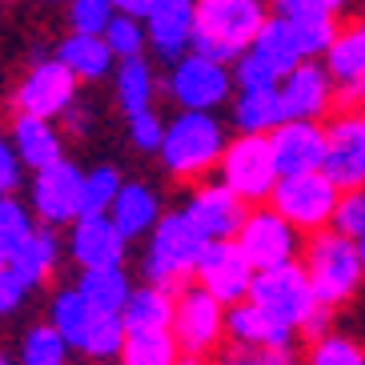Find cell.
<instances>
[{
	"label": "cell",
	"mask_w": 365,
	"mask_h": 365,
	"mask_svg": "<svg viewBox=\"0 0 365 365\" xmlns=\"http://www.w3.org/2000/svg\"><path fill=\"white\" fill-rule=\"evenodd\" d=\"M33 285L16 273L12 265L0 269V322H9V317H16V313L29 305V297H33Z\"/></svg>",
	"instance_id": "cell-42"
},
{
	"label": "cell",
	"mask_w": 365,
	"mask_h": 365,
	"mask_svg": "<svg viewBox=\"0 0 365 365\" xmlns=\"http://www.w3.org/2000/svg\"><path fill=\"white\" fill-rule=\"evenodd\" d=\"M21 185H24V165L16 157V149H12V140L0 137V197L16 193Z\"/></svg>",
	"instance_id": "cell-43"
},
{
	"label": "cell",
	"mask_w": 365,
	"mask_h": 365,
	"mask_svg": "<svg viewBox=\"0 0 365 365\" xmlns=\"http://www.w3.org/2000/svg\"><path fill=\"white\" fill-rule=\"evenodd\" d=\"M33 229H36V217H33V209H29V201H21L16 193L0 197V241L9 249V257Z\"/></svg>",
	"instance_id": "cell-37"
},
{
	"label": "cell",
	"mask_w": 365,
	"mask_h": 365,
	"mask_svg": "<svg viewBox=\"0 0 365 365\" xmlns=\"http://www.w3.org/2000/svg\"><path fill=\"white\" fill-rule=\"evenodd\" d=\"M265 16H269L265 0H197V29L189 53L233 65L253 44V36L261 33Z\"/></svg>",
	"instance_id": "cell-4"
},
{
	"label": "cell",
	"mask_w": 365,
	"mask_h": 365,
	"mask_svg": "<svg viewBox=\"0 0 365 365\" xmlns=\"http://www.w3.org/2000/svg\"><path fill=\"white\" fill-rule=\"evenodd\" d=\"M181 213L201 229L209 241H233L249 205L221 181H197L181 201Z\"/></svg>",
	"instance_id": "cell-14"
},
{
	"label": "cell",
	"mask_w": 365,
	"mask_h": 365,
	"mask_svg": "<svg viewBox=\"0 0 365 365\" xmlns=\"http://www.w3.org/2000/svg\"><path fill=\"white\" fill-rule=\"evenodd\" d=\"M229 105H233L229 108V117H233L237 137H269V133L285 120L277 85L273 88H237Z\"/></svg>",
	"instance_id": "cell-25"
},
{
	"label": "cell",
	"mask_w": 365,
	"mask_h": 365,
	"mask_svg": "<svg viewBox=\"0 0 365 365\" xmlns=\"http://www.w3.org/2000/svg\"><path fill=\"white\" fill-rule=\"evenodd\" d=\"M73 361V349L61 333L48 322H36L21 333V345H16V361L12 365H68Z\"/></svg>",
	"instance_id": "cell-32"
},
{
	"label": "cell",
	"mask_w": 365,
	"mask_h": 365,
	"mask_svg": "<svg viewBox=\"0 0 365 365\" xmlns=\"http://www.w3.org/2000/svg\"><path fill=\"white\" fill-rule=\"evenodd\" d=\"M93 305H88L85 297H81V289L76 285H61V289H53V297H48V317L44 322L53 325L61 337L68 341V349H81V341H85L88 325H93Z\"/></svg>",
	"instance_id": "cell-30"
},
{
	"label": "cell",
	"mask_w": 365,
	"mask_h": 365,
	"mask_svg": "<svg viewBox=\"0 0 365 365\" xmlns=\"http://www.w3.org/2000/svg\"><path fill=\"white\" fill-rule=\"evenodd\" d=\"M76 85H81V81H76V76L53 56V61H41V65L29 68V76L16 85V97L12 101H16V113L56 120L76 97H81Z\"/></svg>",
	"instance_id": "cell-16"
},
{
	"label": "cell",
	"mask_w": 365,
	"mask_h": 365,
	"mask_svg": "<svg viewBox=\"0 0 365 365\" xmlns=\"http://www.w3.org/2000/svg\"><path fill=\"white\" fill-rule=\"evenodd\" d=\"M56 4H61V0H56Z\"/></svg>",
	"instance_id": "cell-54"
},
{
	"label": "cell",
	"mask_w": 365,
	"mask_h": 365,
	"mask_svg": "<svg viewBox=\"0 0 365 365\" xmlns=\"http://www.w3.org/2000/svg\"><path fill=\"white\" fill-rule=\"evenodd\" d=\"M173 341L185 357H213L225 349V305L197 281L173 289Z\"/></svg>",
	"instance_id": "cell-6"
},
{
	"label": "cell",
	"mask_w": 365,
	"mask_h": 365,
	"mask_svg": "<svg viewBox=\"0 0 365 365\" xmlns=\"http://www.w3.org/2000/svg\"><path fill=\"white\" fill-rule=\"evenodd\" d=\"M120 185H125V177H120L117 165L101 161L93 169H85V181H81V213H108V205L120 193Z\"/></svg>",
	"instance_id": "cell-35"
},
{
	"label": "cell",
	"mask_w": 365,
	"mask_h": 365,
	"mask_svg": "<svg viewBox=\"0 0 365 365\" xmlns=\"http://www.w3.org/2000/svg\"><path fill=\"white\" fill-rule=\"evenodd\" d=\"M225 345L241 349H261V345H297V333L277 325L273 317L253 305V301H237L225 309Z\"/></svg>",
	"instance_id": "cell-24"
},
{
	"label": "cell",
	"mask_w": 365,
	"mask_h": 365,
	"mask_svg": "<svg viewBox=\"0 0 365 365\" xmlns=\"http://www.w3.org/2000/svg\"><path fill=\"white\" fill-rule=\"evenodd\" d=\"M329 229L341 237H354V241L365 237V189H341Z\"/></svg>",
	"instance_id": "cell-39"
},
{
	"label": "cell",
	"mask_w": 365,
	"mask_h": 365,
	"mask_svg": "<svg viewBox=\"0 0 365 365\" xmlns=\"http://www.w3.org/2000/svg\"><path fill=\"white\" fill-rule=\"evenodd\" d=\"M245 301H253L265 317H273L277 325L293 329L297 337H309V341L333 329V309H325L322 301L313 297V285L305 277L301 261L257 269Z\"/></svg>",
	"instance_id": "cell-1"
},
{
	"label": "cell",
	"mask_w": 365,
	"mask_h": 365,
	"mask_svg": "<svg viewBox=\"0 0 365 365\" xmlns=\"http://www.w3.org/2000/svg\"><path fill=\"white\" fill-rule=\"evenodd\" d=\"M129 241L117 233V225L108 221V213H81L68 225L65 237V257L76 269H108V265H125Z\"/></svg>",
	"instance_id": "cell-17"
},
{
	"label": "cell",
	"mask_w": 365,
	"mask_h": 365,
	"mask_svg": "<svg viewBox=\"0 0 365 365\" xmlns=\"http://www.w3.org/2000/svg\"><path fill=\"white\" fill-rule=\"evenodd\" d=\"M108 21H113V4L108 0H68V29L73 33L101 36Z\"/></svg>",
	"instance_id": "cell-41"
},
{
	"label": "cell",
	"mask_w": 365,
	"mask_h": 365,
	"mask_svg": "<svg viewBox=\"0 0 365 365\" xmlns=\"http://www.w3.org/2000/svg\"><path fill=\"white\" fill-rule=\"evenodd\" d=\"M81 181H85V169H76L73 161L48 165V169L33 173L29 181V209H33L36 225L48 229H68L81 217Z\"/></svg>",
	"instance_id": "cell-12"
},
{
	"label": "cell",
	"mask_w": 365,
	"mask_h": 365,
	"mask_svg": "<svg viewBox=\"0 0 365 365\" xmlns=\"http://www.w3.org/2000/svg\"><path fill=\"white\" fill-rule=\"evenodd\" d=\"M120 322L125 333H161L173 325V289L165 285H153V281H140L133 285L125 309H120Z\"/></svg>",
	"instance_id": "cell-29"
},
{
	"label": "cell",
	"mask_w": 365,
	"mask_h": 365,
	"mask_svg": "<svg viewBox=\"0 0 365 365\" xmlns=\"http://www.w3.org/2000/svg\"><path fill=\"white\" fill-rule=\"evenodd\" d=\"M301 365H365V341L354 337V333L329 329L309 341Z\"/></svg>",
	"instance_id": "cell-33"
},
{
	"label": "cell",
	"mask_w": 365,
	"mask_h": 365,
	"mask_svg": "<svg viewBox=\"0 0 365 365\" xmlns=\"http://www.w3.org/2000/svg\"><path fill=\"white\" fill-rule=\"evenodd\" d=\"M161 217H165V197L149 181H125L120 193L113 197V205H108V221L117 225V233L125 241H145Z\"/></svg>",
	"instance_id": "cell-21"
},
{
	"label": "cell",
	"mask_w": 365,
	"mask_h": 365,
	"mask_svg": "<svg viewBox=\"0 0 365 365\" xmlns=\"http://www.w3.org/2000/svg\"><path fill=\"white\" fill-rule=\"evenodd\" d=\"M120 349H125V322H120V317H101L97 313L76 354L93 365H108V361L120 357Z\"/></svg>",
	"instance_id": "cell-34"
},
{
	"label": "cell",
	"mask_w": 365,
	"mask_h": 365,
	"mask_svg": "<svg viewBox=\"0 0 365 365\" xmlns=\"http://www.w3.org/2000/svg\"><path fill=\"white\" fill-rule=\"evenodd\" d=\"M61 117H65V125H68V129L76 133V137H85V133L93 129V113H88V105H85V101H81V97H76L73 105H68L65 113H61Z\"/></svg>",
	"instance_id": "cell-45"
},
{
	"label": "cell",
	"mask_w": 365,
	"mask_h": 365,
	"mask_svg": "<svg viewBox=\"0 0 365 365\" xmlns=\"http://www.w3.org/2000/svg\"><path fill=\"white\" fill-rule=\"evenodd\" d=\"M9 140L29 173H41L65 157V137H61V129H56L53 120H44V117L16 113L12 117V129H9Z\"/></svg>",
	"instance_id": "cell-23"
},
{
	"label": "cell",
	"mask_w": 365,
	"mask_h": 365,
	"mask_svg": "<svg viewBox=\"0 0 365 365\" xmlns=\"http://www.w3.org/2000/svg\"><path fill=\"white\" fill-rule=\"evenodd\" d=\"M229 145V129L217 113H177L165 120V140L157 149V161L173 181H205L209 173H217L221 153Z\"/></svg>",
	"instance_id": "cell-2"
},
{
	"label": "cell",
	"mask_w": 365,
	"mask_h": 365,
	"mask_svg": "<svg viewBox=\"0 0 365 365\" xmlns=\"http://www.w3.org/2000/svg\"><path fill=\"white\" fill-rule=\"evenodd\" d=\"M177 365H225V361H221V357H185L181 354V361H177Z\"/></svg>",
	"instance_id": "cell-47"
},
{
	"label": "cell",
	"mask_w": 365,
	"mask_h": 365,
	"mask_svg": "<svg viewBox=\"0 0 365 365\" xmlns=\"http://www.w3.org/2000/svg\"><path fill=\"white\" fill-rule=\"evenodd\" d=\"M285 120H325L337 108V85L322 61H301L277 81Z\"/></svg>",
	"instance_id": "cell-13"
},
{
	"label": "cell",
	"mask_w": 365,
	"mask_h": 365,
	"mask_svg": "<svg viewBox=\"0 0 365 365\" xmlns=\"http://www.w3.org/2000/svg\"><path fill=\"white\" fill-rule=\"evenodd\" d=\"M105 44L108 53L117 56V61H129V56H145L149 41H145V21L137 16H125V12H113V21L105 24Z\"/></svg>",
	"instance_id": "cell-36"
},
{
	"label": "cell",
	"mask_w": 365,
	"mask_h": 365,
	"mask_svg": "<svg viewBox=\"0 0 365 365\" xmlns=\"http://www.w3.org/2000/svg\"><path fill=\"white\" fill-rule=\"evenodd\" d=\"M253 273L257 269L245 261V253L237 249V241H209L197 261L193 281L201 289H209L221 305H237V301L249 297V285H253Z\"/></svg>",
	"instance_id": "cell-15"
},
{
	"label": "cell",
	"mask_w": 365,
	"mask_h": 365,
	"mask_svg": "<svg viewBox=\"0 0 365 365\" xmlns=\"http://www.w3.org/2000/svg\"><path fill=\"white\" fill-rule=\"evenodd\" d=\"M357 253H361V269H365V237H357Z\"/></svg>",
	"instance_id": "cell-49"
},
{
	"label": "cell",
	"mask_w": 365,
	"mask_h": 365,
	"mask_svg": "<svg viewBox=\"0 0 365 365\" xmlns=\"http://www.w3.org/2000/svg\"><path fill=\"white\" fill-rule=\"evenodd\" d=\"M73 285L93 305V313H101V317H120V309H125V301H129L137 281L129 277L125 265H108V269H81Z\"/></svg>",
	"instance_id": "cell-27"
},
{
	"label": "cell",
	"mask_w": 365,
	"mask_h": 365,
	"mask_svg": "<svg viewBox=\"0 0 365 365\" xmlns=\"http://www.w3.org/2000/svg\"><path fill=\"white\" fill-rule=\"evenodd\" d=\"M56 61L85 85H97V81L113 76V68H117V56L108 53L105 36H85V33H68L56 44Z\"/></svg>",
	"instance_id": "cell-28"
},
{
	"label": "cell",
	"mask_w": 365,
	"mask_h": 365,
	"mask_svg": "<svg viewBox=\"0 0 365 365\" xmlns=\"http://www.w3.org/2000/svg\"><path fill=\"white\" fill-rule=\"evenodd\" d=\"M205 245H209V237H205L181 209H169V213L153 225V233L145 237L140 273H145V281H153V285L177 289L185 281H193Z\"/></svg>",
	"instance_id": "cell-5"
},
{
	"label": "cell",
	"mask_w": 365,
	"mask_h": 365,
	"mask_svg": "<svg viewBox=\"0 0 365 365\" xmlns=\"http://www.w3.org/2000/svg\"><path fill=\"white\" fill-rule=\"evenodd\" d=\"M0 365H4V357H0Z\"/></svg>",
	"instance_id": "cell-51"
},
{
	"label": "cell",
	"mask_w": 365,
	"mask_h": 365,
	"mask_svg": "<svg viewBox=\"0 0 365 365\" xmlns=\"http://www.w3.org/2000/svg\"><path fill=\"white\" fill-rule=\"evenodd\" d=\"M4 365H12V361H4Z\"/></svg>",
	"instance_id": "cell-53"
},
{
	"label": "cell",
	"mask_w": 365,
	"mask_h": 365,
	"mask_svg": "<svg viewBox=\"0 0 365 365\" xmlns=\"http://www.w3.org/2000/svg\"><path fill=\"white\" fill-rule=\"evenodd\" d=\"M193 29H197V0H157L145 16V41L149 53L173 65L193 48Z\"/></svg>",
	"instance_id": "cell-18"
},
{
	"label": "cell",
	"mask_w": 365,
	"mask_h": 365,
	"mask_svg": "<svg viewBox=\"0 0 365 365\" xmlns=\"http://www.w3.org/2000/svg\"><path fill=\"white\" fill-rule=\"evenodd\" d=\"M217 181L229 185L245 205H265L273 185H277V169H273V153H269V137H233L221 153L217 165Z\"/></svg>",
	"instance_id": "cell-11"
},
{
	"label": "cell",
	"mask_w": 365,
	"mask_h": 365,
	"mask_svg": "<svg viewBox=\"0 0 365 365\" xmlns=\"http://www.w3.org/2000/svg\"><path fill=\"white\" fill-rule=\"evenodd\" d=\"M337 197H341V189H337L322 169H313V173L277 177L273 193H269V205H273L297 233L309 237V233H317V229H329Z\"/></svg>",
	"instance_id": "cell-8"
},
{
	"label": "cell",
	"mask_w": 365,
	"mask_h": 365,
	"mask_svg": "<svg viewBox=\"0 0 365 365\" xmlns=\"http://www.w3.org/2000/svg\"><path fill=\"white\" fill-rule=\"evenodd\" d=\"M233 241L253 269H273V265H285V261H301L305 233H297V229L265 201V205H249V213H245V221H241Z\"/></svg>",
	"instance_id": "cell-10"
},
{
	"label": "cell",
	"mask_w": 365,
	"mask_h": 365,
	"mask_svg": "<svg viewBox=\"0 0 365 365\" xmlns=\"http://www.w3.org/2000/svg\"><path fill=\"white\" fill-rule=\"evenodd\" d=\"M277 16L289 24V33H293V41H297L305 61H322L325 48L337 36V29H341V21L329 16V12H277Z\"/></svg>",
	"instance_id": "cell-31"
},
{
	"label": "cell",
	"mask_w": 365,
	"mask_h": 365,
	"mask_svg": "<svg viewBox=\"0 0 365 365\" xmlns=\"http://www.w3.org/2000/svg\"><path fill=\"white\" fill-rule=\"evenodd\" d=\"M61 261H65V237H61V229L36 225L33 233L21 241V245L12 249L9 265L16 269V273H21L33 289H44V285L56 277Z\"/></svg>",
	"instance_id": "cell-22"
},
{
	"label": "cell",
	"mask_w": 365,
	"mask_h": 365,
	"mask_svg": "<svg viewBox=\"0 0 365 365\" xmlns=\"http://www.w3.org/2000/svg\"><path fill=\"white\" fill-rule=\"evenodd\" d=\"M325 161L322 173L337 189H365V105H337L322 120Z\"/></svg>",
	"instance_id": "cell-9"
},
{
	"label": "cell",
	"mask_w": 365,
	"mask_h": 365,
	"mask_svg": "<svg viewBox=\"0 0 365 365\" xmlns=\"http://www.w3.org/2000/svg\"><path fill=\"white\" fill-rule=\"evenodd\" d=\"M129 120V145L137 153H145V157H157V149H161L165 140V117L157 113V108H145V113H137V117H125Z\"/></svg>",
	"instance_id": "cell-40"
},
{
	"label": "cell",
	"mask_w": 365,
	"mask_h": 365,
	"mask_svg": "<svg viewBox=\"0 0 365 365\" xmlns=\"http://www.w3.org/2000/svg\"><path fill=\"white\" fill-rule=\"evenodd\" d=\"M301 269H305V277L313 285V297L333 313L345 309L349 301H357V293L365 289V269H361L357 241L333 233V229H317V233L305 237Z\"/></svg>",
	"instance_id": "cell-3"
},
{
	"label": "cell",
	"mask_w": 365,
	"mask_h": 365,
	"mask_svg": "<svg viewBox=\"0 0 365 365\" xmlns=\"http://www.w3.org/2000/svg\"><path fill=\"white\" fill-rule=\"evenodd\" d=\"M108 4H113V12H125V16H137V21H145L157 0H108Z\"/></svg>",
	"instance_id": "cell-46"
},
{
	"label": "cell",
	"mask_w": 365,
	"mask_h": 365,
	"mask_svg": "<svg viewBox=\"0 0 365 365\" xmlns=\"http://www.w3.org/2000/svg\"><path fill=\"white\" fill-rule=\"evenodd\" d=\"M269 153H273V169L277 177L293 173H313L325 161V129L322 120H281L269 133Z\"/></svg>",
	"instance_id": "cell-19"
},
{
	"label": "cell",
	"mask_w": 365,
	"mask_h": 365,
	"mask_svg": "<svg viewBox=\"0 0 365 365\" xmlns=\"http://www.w3.org/2000/svg\"><path fill=\"white\" fill-rule=\"evenodd\" d=\"M113 85H117V105L125 117H137L145 108H157V93H161V76L153 68L149 56H129L117 61L113 68Z\"/></svg>",
	"instance_id": "cell-26"
},
{
	"label": "cell",
	"mask_w": 365,
	"mask_h": 365,
	"mask_svg": "<svg viewBox=\"0 0 365 365\" xmlns=\"http://www.w3.org/2000/svg\"><path fill=\"white\" fill-rule=\"evenodd\" d=\"M322 65L329 68L333 85H337V105H361V93H365V16L337 29L333 44L322 56Z\"/></svg>",
	"instance_id": "cell-20"
},
{
	"label": "cell",
	"mask_w": 365,
	"mask_h": 365,
	"mask_svg": "<svg viewBox=\"0 0 365 365\" xmlns=\"http://www.w3.org/2000/svg\"><path fill=\"white\" fill-rule=\"evenodd\" d=\"M9 265V249H4V241H0V269Z\"/></svg>",
	"instance_id": "cell-48"
},
{
	"label": "cell",
	"mask_w": 365,
	"mask_h": 365,
	"mask_svg": "<svg viewBox=\"0 0 365 365\" xmlns=\"http://www.w3.org/2000/svg\"><path fill=\"white\" fill-rule=\"evenodd\" d=\"M361 105H365V93H361Z\"/></svg>",
	"instance_id": "cell-50"
},
{
	"label": "cell",
	"mask_w": 365,
	"mask_h": 365,
	"mask_svg": "<svg viewBox=\"0 0 365 365\" xmlns=\"http://www.w3.org/2000/svg\"><path fill=\"white\" fill-rule=\"evenodd\" d=\"M108 365H117V361H108Z\"/></svg>",
	"instance_id": "cell-52"
},
{
	"label": "cell",
	"mask_w": 365,
	"mask_h": 365,
	"mask_svg": "<svg viewBox=\"0 0 365 365\" xmlns=\"http://www.w3.org/2000/svg\"><path fill=\"white\" fill-rule=\"evenodd\" d=\"M221 361L225 365H301V354H297V345H261V349L225 345Z\"/></svg>",
	"instance_id": "cell-38"
},
{
	"label": "cell",
	"mask_w": 365,
	"mask_h": 365,
	"mask_svg": "<svg viewBox=\"0 0 365 365\" xmlns=\"http://www.w3.org/2000/svg\"><path fill=\"white\" fill-rule=\"evenodd\" d=\"M354 0H269V12H329L341 21V12Z\"/></svg>",
	"instance_id": "cell-44"
},
{
	"label": "cell",
	"mask_w": 365,
	"mask_h": 365,
	"mask_svg": "<svg viewBox=\"0 0 365 365\" xmlns=\"http://www.w3.org/2000/svg\"><path fill=\"white\" fill-rule=\"evenodd\" d=\"M161 93L185 113H217L233 101V68L221 61H209L201 53H185L169 65V76L161 81Z\"/></svg>",
	"instance_id": "cell-7"
}]
</instances>
